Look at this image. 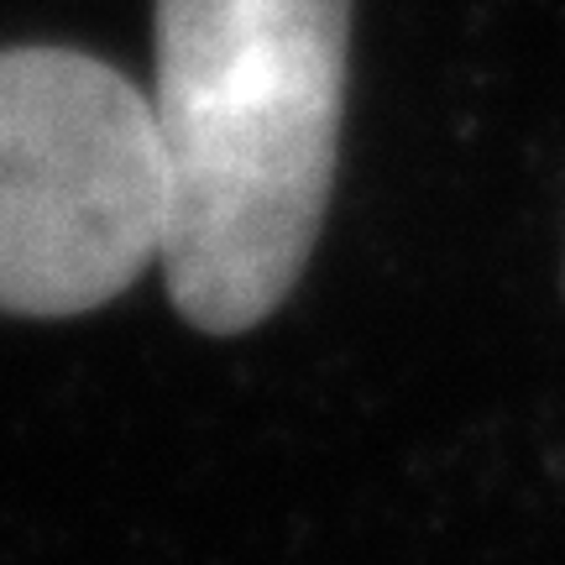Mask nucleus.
<instances>
[{
  "mask_svg": "<svg viewBox=\"0 0 565 565\" xmlns=\"http://www.w3.org/2000/svg\"><path fill=\"white\" fill-rule=\"evenodd\" d=\"M345 58L351 0H158V267L204 335H242L294 294L335 183Z\"/></svg>",
  "mask_w": 565,
  "mask_h": 565,
  "instance_id": "obj_1",
  "label": "nucleus"
},
{
  "mask_svg": "<svg viewBox=\"0 0 565 565\" xmlns=\"http://www.w3.org/2000/svg\"><path fill=\"white\" fill-rule=\"evenodd\" d=\"M168 168L137 84L74 47L0 53V309L58 320L162 257Z\"/></svg>",
  "mask_w": 565,
  "mask_h": 565,
  "instance_id": "obj_2",
  "label": "nucleus"
}]
</instances>
